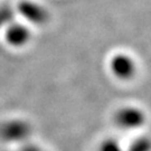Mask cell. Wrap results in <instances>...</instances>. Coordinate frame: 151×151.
Listing matches in <instances>:
<instances>
[{"label": "cell", "mask_w": 151, "mask_h": 151, "mask_svg": "<svg viewBox=\"0 0 151 151\" xmlns=\"http://www.w3.org/2000/svg\"><path fill=\"white\" fill-rule=\"evenodd\" d=\"M30 34L26 27H24L22 25H12L8 28L7 34H6V39L8 40V43L12 46H22L24 44H26L29 40Z\"/></svg>", "instance_id": "5"}, {"label": "cell", "mask_w": 151, "mask_h": 151, "mask_svg": "<svg viewBox=\"0 0 151 151\" xmlns=\"http://www.w3.org/2000/svg\"><path fill=\"white\" fill-rule=\"evenodd\" d=\"M97 151H124L119 142L113 139H106L100 145Z\"/></svg>", "instance_id": "7"}, {"label": "cell", "mask_w": 151, "mask_h": 151, "mask_svg": "<svg viewBox=\"0 0 151 151\" xmlns=\"http://www.w3.org/2000/svg\"><path fill=\"white\" fill-rule=\"evenodd\" d=\"M20 151H44L40 148H38L35 145H30V143H25L24 146L20 148Z\"/></svg>", "instance_id": "8"}, {"label": "cell", "mask_w": 151, "mask_h": 151, "mask_svg": "<svg viewBox=\"0 0 151 151\" xmlns=\"http://www.w3.org/2000/svg\"><path fill=\"white\" fill-rule=\"evenodd\" d=\"M147 122V115L138 106L127 105L120 108L114 114V123L123 130H138Z\"/></svg>", "instance_id": "1"}, {"label": "cell", "mask_w": 151, "mask_h": 151, "mask_svg": "<svg viewBox=\"0 0 151 151\" xmlns=\"http://www.w3.org/2000/svg\"><path fill=\"white\" fill-rule=\"evenodd\" d=\"M19 11L29 22L35 24H44L48 18V14L44 8L28 1H25L19 5Z\"/></svg>", "instance_id": "4"}, {"label": "cell", "mask_w": 151, "mask_h": 151, "mask_svg": "<svg viewBox=\"0 0 151 151\" xmlns=\"http://www.w3.org/2000/svg\"><path fill=\"white\" fill-rule=\"evenodd\" d=\"M30 128L24 121H9L1 125L0 135L8 141H24L29 134Z\"/></svg>", "instance_id": "3"}, {"label": "cell", "mask_w": 151, "mask_h": 151, "mask_svg": "<svg viewBox=\"0 0 151 151\" xmlns=\"http://www.w3.org/2000/svg\"><path fill=\"white\" fill-rule=\"evenodd\" d=\"M111 74L120 81H130L137 74V63L128 54L118 53L113 55L109 62Z\"/></svg>", "instance_id": "2"}, {"label": "cell", "mask_w": 151, "mask_h": 151, "mask_svg": "<svg viewBox=\"0 0 151 151\" xmlns=\"http://www.w3.org/2000/svg\"><path fill=\"white\" fill-rule=\"evenodd\" d=\"M128 151H151V139L148 137H140L131 142Z\"/></svg>", "instance_id": "6"}]
</instances>
